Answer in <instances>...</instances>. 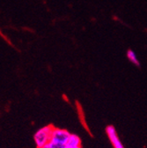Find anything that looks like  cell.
I'll list each match as a JSON object with an SVG mask.
<instances>
[{
	"label": "cell",
	"instance_id": "5b68a950",
	"mask_svg": "<svg viewBox=\"0 0 147 148\" xmlns=\"http://www.w3.org/2000/svg\"><path fill=\"white\" fill-rule=\"evenodd\" d=\"M65 145H70V146H80L82 145V143H81V139L80 138L76 135V134H71L67 144Z\"/></svg>",
	"mask_w": 147,
	"mask_h": 148
},
{
	"label": "cell",
	"instance_id": "6da1fadb",
	"mask_svg": "<svg viewBox=\"0 0 147 148\" xmlns=\"http://www.w3.org/2000/svg\"><path fill=\"white\" fill-rule=\"evenodd\" d=\"M53 129V125H46L39 129L34 134V140L36 148H42V146H44L51 141Z\"/></svg>",
	"mask_w": 147,
	"mask_h": 148
},
{
	"label": "cell",
	"instance_id": "8992f818",
	"mask_svg": "<svg viewBox=\"0 0 147 148\" xmlns=\"http://www.w3.org/2000/svg\"><path fill=\"white\" fill-rule=\"evenodd\" d=\"M42 148H65V145H60V144H57V143H54V142L50 141L49 144L45 145Z\"/></svg>",
	"mask_w": 147,
	"mask_h": 148
},
{
	"label": "cell",
	"instance_id": "277c9868",
	"mask_svg": "<svg viewBox=\"0 0 147 148\" xmlns=\"http://www.w3.org/2000/svg\"><path fill=\"white\" fill-rule=\"evenodd\" d=\"M126 56H127L128 60L130 61L131 64H133L134 65H136V66H137V67L140 66V62L138 61V59H137V55H136V53H135L133 50H131V49H128Z\"/></svg>",
	"mask_w": 147,
	"mask_h": 148
},
{
	"label": "cell",
	"instance_id": "7a4b0ae2",
	"mask_svg": "<svg viewBox=\"0 0 147 148\" xmlns=\"http://www.w3.org/2000/svg\"><path fill=\"white\" fill-rule=\"evenodd\" d=\"M70 135H71V133H70V132H68L65 129H60L57 127H54L52 137H51V141L54 143L65 145L67 144Z\"/></svg>",
	"mask_w": 147,
	"mask_h": 148
},
{
	"label": "cell",
	"instance_id": "3957f363",
	"mask_svg": "<svg viewBox=\"0 0 147 148\" xmlns=\"http://www.w3.org/2000/svg\"><path fill=\"white\" fill-rule=\"evenodd\" d=\"M106 133L113 148H124V145L118 136L116 130L113 125H108L106 128Z\"/></svg>",
	"mask_w": 147,
	"mask_h": 148
},
{
	"label": "cell",
	"instance_id": "52a82bcc",
	"mask_svg": "<svg viewBox=\"0 0 147 148\" xmlns=\"http://www.w3.org/2000/svg\"><path fill=\"white\" fill-rule=\"evenodd\" d=\"M65 148H82V145H80V146H70V145H65Z\"/></svg>",
	"mask_w": 147,
	"mask_h": 148
}]
</instances>
